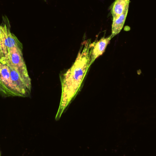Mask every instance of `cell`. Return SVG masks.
Listing matches in <instances>:
<instances>
[{"mask_svg": "<svg viewBox=\"0 0 156 156\" xmlns=\"http://www.w3.org/2000/svg\"><path fill=\"white\" fill-rule=\"evenodd\" d=\"M1 27H2V26H1V25H0V36H1ZM1 59V48H0V60Z\"/></svg>", "mask_w": 156, "mask_h": 156, "instance_id": "obj_8", "label": "cell"}, {"mask_svg": "<svg viewBox=\"0 0 156 156\" xmlns=\"http://www.w3.org/2000/svg\"><path fill=\"white\" fill-rule=\"evenodd\" d=\"M0 91L7 96H19L11 79L9 67L0 63Z\"/></svg>", "mask_w": 156, "mask_h": 156, "instance_id": "obj_4", "label": "cell"}, {"mask_svg": "<svg viewBox=\"0 0 156 156\" xmlns=\"http://www.w3.org/2000/svg\"><path fill=\"white\" fill-rule=\"evenodd\" d=\"M90 39L82 43L76 58L73 66L65 74L60 76L62 94L56 120L60 119L80 89L82 83L89 70V53Z\"/></svg>", "mask_w": 156, "mask_h": 156, "instance_id": "obj_1", "label": "cell"}, {"mask_svg": "<svg viewBox=\"0 0 156 156\" xmlns=\"http://www.w3.org/2000/svg\"><path fill=\"white\" fill-rule=\"evenodd\" d=\"M128 12V9H127L118 18L113 20L112 33L111 35L112 38L117 35L122 31L125 23Z\"/></svg>", "mask_w": 156, "mask_h": 156, "instance_id": "obj_7", "label": "cell"}, {"mask_svg": "<svg viewBox=\"0 0 156 156\" xmlns=\"http://www.w3.org/2000/svg\"><path fill=\"white\" fill-rule=\"evenodd\" d=\"M112 38L111 36L107 37H103L99 41H95L90 44L89 66L90 67L95 59L104 53Z\"/></svg>", "mask_w": 156, "mask_h": 156, "instance_id": "obj_5", "label": "cell"}, {"mask_svg": "<svg viewBox=\"0 0 156 156\" xmlns=\"http://www.w3.org/2000/svg\"><path fill=\"white\" fill-rule=\"evenodd\" d=\"M1 34L0 36V48L1 59L0 63L4 64L8 58L11 49L15 47L23 48L22 43L10 30L9 20L6 16L3 17V22L1 25Z\"/></svg>", "mask_w": 156, "mask_h": 156, "instance_id": "obj_2", "label": "cell"}, {"mask_svg": "<svg viewBox=\"0 0 156 156\" xmlns=\"http://www.w3.org/2000/svg\"><path fill=\"white\" fill-rule=\"evenodd\" d=\"M4 64L16 71L31 90V80L23 57V48L15 47L11 49L8 58Z\"/></svg>", "mask_w": 156, "mask_h": 156, "instance_id": "obj_3", "label": "cell"}, {"mask_svg": "<svg viewBox=\"0 0 156 156\" xmlns=\"http://www.w3.org/2000/svg\"><path fill=\"white\" fill-rule=\"evenodd\" d=\"M130 0H115L112 5L111 13L113 20L118 18L126 10L129 9Z\"/></svg>", "mask_w": 156, "mask_h": 156, "instance_id": "obj_6", "label": "cell"}]
</instances>
